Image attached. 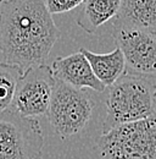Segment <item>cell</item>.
Listing matches in <instances>:
<instances>
[{"mask_svg": "<svg viewBox=\"0 0 156 159\" xmlns=\"http://www.w3.org/2000/svg\"><path fill=\"white\" fill-rule=\"evenodd\" d=\"M44 135L36 118L0 111V159H41Z\"/></svg>", "mask_w": 156, "mask_h": 159, "instance_id": "5", "label": "cell"}, {"mask_svg": "<svg viewBox=\"0 0 156 159\" xmlns=\"http://www.w3.org/2000/svg\"><path fill=\"white\" fill-rule=\"evenodd\" d=\"M51 69L56 79L75 88L90 89L99 93L106 91V86L98 80L90 62L80 50L67 57L56 58Z\"/></svg>", "mask_w": 156, "mask_h": 159, "instance_id": "8", "label": "cell"}, {"mask_svg": "<svg viewBox=\"0 0 156 159\" xmlns=\"http://www.w3.org/2000/svg\"><path fill=\"white\" fill-rule=\"evenodd\" d=\"M97 147L102 159H156V114L104 132Z\"/></svg>", "mask_w": 156, "mask_h": 159, "instance_id": "3", "label": "cell"}, {"mask_svg": "<svg viewBox=\"0 0 156 159\" xmlns=\"http://www.w3.org/2000/svg\"><path fill=\"white\" fill-rule=\"evenodd\" d=\"M102 134L156 114V82L124 72L107 87Z\"/></svg>", "mask_w": 156, "mask_h": 159, "instance_id": "2", "label": "cell"}, {"mask_svg": "<svg viewBox=\"0 0 156 159\" xmlns=\"http://www.w3.org/2000/svg\"><path fill=\"white\" fill-rule=\"evenodd\" d=\"M94 108V100L87 89L75 88L56 79L46 116L53 130L62 139H67L87 127Z\"/></svg>", "mask_w": 156, "mask_h": 159, "instance_id": "4", "label": "cell"}, {"mask_svg": "<svg viewBox=\"0 0 156 159\" xmlns=\"http://www.w3.org/2000/svg\"><path fill=\"white\" fill-rule=\"evenodd\" d=\"M44 2L51 15H58L76 9L84 2V0H44Z\"/></svg>", "mask_w": 156, "mask_h": 159, "instance_id": "13", "label": "cell"}, {"mask_svg": "<svg viewBox=\"0 0 156 159\" xmlns=\"http://www.w3.org/2000/svg\"><path fill=\"white\" fill-rule=\"evenodd\" d=\"M112 36L126 59V72L156 82V36L149 32L114 25Z\"/></svg>", "mask_w": 156, "mask_h": 159, "instance_id": "7", "label": "cell"}, {"mask_svg": "<svg viewBox=\"0 0 156 159\" xmlns=\"http://www.w3.org/2000/svg\"><path fill=\"white\" fill-rule=\"evenodd\" d=\"M58 37L44 0H5L0 5V61L24 72L45 64Z\"/></svg>", "mask_w": 156, "mask_h": 159, "instance_id": "1", "label": "cell"}, {"mask_svg": "<svg viewBox=\"0 0 156 159\" xmlns=\"http://www.w3.org/2000/svg\"><path fill=\"white\" fill-rule=\"evenodd\" d=\"M122 0H84L77 16V25L87 33H94L99 27L115 20Z\"/></svg>", "mask_w": 156, "mask_h": 159, "instance_id": "10", "label": "cell"}, {"mask_svg": "<svg viewBox=\"0 0 156 159\" xmlns=\"http://www.w3.org/2000/svg\"><path fill=\"white\" fill-rule=\"evenodd\" d=\"M55 82L53 69L45 64L27 69L20 77L9 109L26 118L46 115Z\"/></svg>", "mask_w": 156, "mask_h": 159, "instance_id": "6", "label": "cell"}, {"mask_svg": "<svg viewBox=\"0 0 156 159\" xmlns=\"http://www.w3.org/2000/svg\"><path fill=\"white\" fill-rule=\"evenodd\" d=\"M22 74L17 66L0 61V111L10 108Z\"/></svg>", "mask_w": 156, "mask_h": 159, "instance_id": "12", "label": "cell"}, {"mask_svg": "<svg viewBox=\"0 0 156 159\" xmlns=\"http://www.w3.org/2000/svg\"><path fill=\"white\" fill-rule=\"evenodd\" d=\"M114 25L133 27L156 36V0H122Z\"/></svg>", "mask_w": 156, "mask_h": 159, "instance_id": "9", "label": "cell"}, {"mask_svg": "<svg viewBox=\"0 0 156 159\" xmlns=\"http://www.w3.org/2000/svg\"><path fill=\"white\" fill-rule=\"evenodd\" d=\"M4 1H5V0H0V5H1V4L4 2Z\"/></svg>", "mask_w": 156, "mask_h": 159, "instance_id": "14", "label": "cell"}, {"mask_svg": "<svg viewBox=\"0 0 156 159\" xmlns=\"http://www.w3.org/2000/svg\"><path fill=\"white\" fill-rule=\"evenodd\" d=\"M79 50L90 62L95 76L106 88L114 84L126 72V59L118 47L106 54L93 53L85 48H80Z\"/></svg>", "mask_w": 156, "mask_h": 159, "instance_id": "11", "label": "cell"}]
</instances>
